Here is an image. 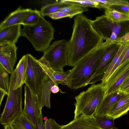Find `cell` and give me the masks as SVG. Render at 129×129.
Wrapping results in <instances>:
<instances>
[{
	"label": "cell",
	"mask_w": 129,
	"mask_h": 129,
	"mask_svg": "<svg viewBox=\"0 0 129 129\" xmlns=\"http://www.w3.org/2000/svg\"><path fill=\"white\" fill-rule=\"evenodd\" d=\"M45 129H61L62 125L57 123L53 119H47L45 121Z\"/></svg>",
	"instance_id": "30"
},
{
	"label": "cell",
	"mask_w": 129,
	"mask_h": 129,
	"mask_svg": "<svg viewBox=\"0 0 129 129\" xmlns=\"http://www.w3.org/2000/svg\"><path fill=\"white\" fill-rule=\"evenodd\" d=\"M129 41V32L123 36L115 39L113 42L115 43H121Z\"/></svg>",
	"instance_id": "33"
},
{
	"label": "cell",
	"mask_w": 129,
	"mask_h": 129,
	"mask_svg": "<svg viewBox=\"0 0 129 129\" xmlns=\"http://www.w3.org/2000/svg\"><path fill=\"white\" fill-rule=\"evenodd\" d=\"M128 14H129V13H128Z\"/></svg>",
	"instance_id": "42"
},
{
	"label": "cell",
	"mask_w": 129,
	"mask_h": 129,
	"mask_svg": "<svg viewBox=\"0 0 129 129\" xmlns=\"http://www.w3.org/2000/svg\"><path fill=\"white\" fill-rule=\"evenodd\" d=\"M119 90L113 92L105 96L96 109L93 115H106L110 110L124 95Z\"/></svg>",
	"instance_id": "14"
},
{
	"label": "cell",
	"mask_w": 129,
	"mask_h": 129,
	"mask_svg": "<svg viewBox=\"0 0 129 129\" xmlns=\"http://www.w3.org/2000/svg\"><path fill=\"white\" fill-rule=\"evenodd\" d=\"M104 95V86L101 83L91 85L80 92L75 98L74 118L82 114L93 115Z\"/></svg>",
	"instance_id": "5"
},
{
	"label": "cell",
	"mask_w": 129,
	"mask_h": 129,
	"mask_svg": "<svg viewBox=\"0 0 129 129\" xmlns=\"http://www.w3.org/2000/svg\"><path fill=\"white\" fill-rule=\"evenodd\" d=\"M24 105L22 114L31 123L34 129H37L38 119L42 108L38 96L30 90L28 86H24Z\"/></svg>",
	"instance_id": "8"
},
{
	"label": "cell",
	"mask_w": 129,
	"mask_h": 129,
	"mask_svg": "<svg viewBox=\"0 0 129 129\" xmlns=\"http://www.w3.org/2000/svg\"><path fill=\"white\" fill-rule=\"evenodd\" d=\"M91 24L95 31L103 39L109 38L110 31L114 32L119 38L123 28L120 23L113 22L105 15L96 17L94 20H90Z\"/></svg>",
	"instance_id": "10"
},
{
	"label": "cell",
	"mask_w": 129,
	"mask_h": 129,
	"mask_svg": "<svg viewBox=\"0 0 129 129\" xmlns=\"http://www.w3.org/2000/svg\"><path fill=\"white\" fill-rule=\"evenodd\" d=\"M96 0L99 3L101 8H104L105 9L108 8L112 6L129 5V2L123 0Z\"/></svg>",
	"instance_id": "28"
},
{
	"label": "cell",
	"mask_w": 129,
	"mask_h": 129,
	"mask_svg": "<svg viewBox=\"0 0 129 129\" xmlns=\"http://www.w3.org/2000/svg\"><path fill=\"white\" fill-rule=\"evenodd\" d=\"M20 25H16L0 30V45L15 44L21 36Z\"/></svg>",
	"instance_id": "16"
},
{
	"label": "cell",
	"mask_w": 129,
	"mask_h": 129,
	"mask_svg": "<svg viewBox=\"0 0 129 129\" xmlns=\"http://www.w3.org/2000/svg\"><path fill=\"white\" fill-rule=\"evenodd\" d=\"M108 46L103 42L69 70V88L72 90H76L87 85L93 71Z\"/></svg>",
	"instance_id": "3"
},
{
	"label": "cell",
	"mask_w": 129,
	"mask_h": 129,
	"mask_svg": "<svg viewBox=\"0 0 129 129\" xmlns=\"http://www.w3.org/2000/svg\"><path fill=\"white\" fill-rule=\"evenodd\" d=\"M124 93L126 94H129V88Z\"/></svg>",
	"instance_id": "40"
},
{
	"label": "cell",
	"mask_w": 129,
	"mask_h": 129,
	"mask_svg": "<svg viewBox=\"0 0 129 129\" xmlns=\"http://www.w3.org/2000/svg\"><path fill=\"white\" fill-rule=\"evenodd\" d=\"M8 94L3 90L0 88V106L5 95H8Z\"/></svg>",
	"instance_id": "37"
},
{
	"label": "cell",
	"mask_w": 129,
	"mask_h": 129,
	"mask_svg": "<svg viewBox=\"0 0 129 129\" xmlns=\"http://www.w3.org/2000/svg\"><path fill=\"white\" fill-rule=\"evenodd\" d=\"M51 91V92L54 94L57 93L59 91L61 93H64V92L60 90L58 85H54L52 87Z\"/></svg>",
	"instance_id": "36"
},
{
	"label": "cell",
	"mask_w": 129,
	"mask_h": 129,
	"mask_svg": "<svg viewBox=\"0 0 129 129\" xmlns=\"http://www.w3.org/2000/svg\"><path fill=\"white\" fill-rule=\"evenodd\" d=\"M28 58L27 77L25 84L38 98L41 107L50 108L51 89L57 83L51 79L43 71L36 60L30 54Z\"/></svg>",
	"instance_id": "2"
},
{
	"label": "cell",
	"mask_w": 129,
	"mask_h": 129,
	"mask_svg": "<svg viewBox=\"0 0 129 129\" xmlns=\"http://www.w3.org/2000/svg\"><path fill=\"white\" fill-rule=\"evenodd\" d=\"M117 7L119 11L123 12L129 13V5H123L121 6H114Z\"/></svg>",
	"instance_id": "34"
},
{
	"label": "cell",
	"mask_w": 129,
	"mask_h": 129,
	"mask_svg": "<svg viewBox=\"0 0 129 129\" xmlns=\"http://www.w3.org/2000/svg\"><path fill=\"white\" fill-rule=\"evenodd\" d=\"M28 58L27 54L23 55L19 60L15 69L16 80L14 89L20 87L25 83L27 77Z\"/></svg>",
	"instance_id": "18"
},
{
	"label": "cell",
	"mask_w": 129,
	"mask_h": 129,
	"mask_svg": "<svg viewBox=\"0 0 129 129\" xmlns=\"http://www.w3.org/2000/svg\"><path fill=\"white\" fill-rule=\"evenodd\" d=\"M63 3L86 8L91 7L100 8L99 3L96 0H61Z\"/></svg>",
	"instance_id": "25"
},
{
	"label": "cell",
	"mask_w": 129,
	"mask_h": 129,
	"mask_svg": "<svg viewBox=\"0 0 129 129\" xmlns=\"http://www.w3.org/2000/svg\"><path fill=\"white\" fill-rule=\"evenodd\" d=\"M121 43H114L107 48L89 79L87 85L95 84L101 81L102 76L113 60Z\"/></svg>",
	"instance_id": "9"
},
{
	"label": "cell",
	"mask_w": 129,
	"mask_h": 129,
	"mask_svg": "<svg viewBox=\"0 0 129 129\" xmlns=\"http://www.w3.org/2000/svg\"><path fill=\"white\" fill-rule=\"evenodd\" d=\"M128 41L121 43L110 65L102 77L101 83L103 86L110 72L119 57Z\"/></svg>",
	"instance_id": "21"
},
{
	"label": "cell",
	"mask_w": 129,
	"mask_h": 129,
	"mask_svg": "<svg viewBox=\"0 0 129 129\" xmlns=\"http://www.w3.org/2000/svg\"><path fill=\"white\" fill-rule=\"evenodd\" d=\"M71 5L62 2L61 0H56L53 3L50 4L42 7L40 10L41 15L44 17L60 11L63 8Z\"/></svg>",
	"instance_id": "20"
},
{
	"label": "cell",
	"mask_w": 129,
	"mask_h": 129,
	"mask_svg": "<svg viewBox=\"0 0 129 129\" xmlns=\"http://www.w3.org/2000/svg\"><path fill=\"white\" fill-rule=\"evenodd\" d=\"M36 60L44 72L51 79L55 81L58 85L60 84L66 85L69 87L70 82L68 73L53 70L50 66L48 62L43 56L38 59H36Z\"/></svg>",
	"instance_id": "12"
},
{
	"label": "cell",
	"mask_w": 129,
	"mask_h": 129,
	"mask_svg": "<svg viewBox=\"0 0 129 129\" xmlns=\"http://www.w3.org/2000/svg\"><path fill=\"white\" fill-rule=\"evenodd\" d=\"M105 10V15L113 22L120 23L124 21H129L128 13L120 12L110 8Z\"/></svg>",
	"instance_id": "19"
},
{
	"label": "cell",
	"mask_w": 129,
	"mask_h": 129,
	"mask_svg": "<svg viewBox=\"0 0 129 129\" xmlns=\"http://www.w3.org/2000/svg\"><path fill=\"white\" fill-rule=\"evenodd\" d=\"M4 129H11L9 124L4 125Z\"/></svg>",
	"instance_id": "39"
},
{
	"label": "cell",
	"mask_w": 129,
	"mask_h": 129,
	"mask_svg": "<svg viewBox=\"0 0 129 129\" xmlns=\"http://www.w3.org/2000/svg\"><path fill=\"white\" fill-rule=\"evenodd\" d=\"M9 125L11 129H34L29 121L22 114Z\"/></svg>",
	"instance_id": "22"
},
{
	"label": "cell",
	"mask_w": 129,
	"mask_h": 129,
	"mask_svg": "<svg viewBox=\"0 0 129 129\" xmlns=\"http://www.w3.org/2000/svg\"><path fill=\"white\" fill-rule=\"evenodd\" d=\"M98 126L101 129H111L114 126V119L106 115L99 116L93 115Z\"/></svg>",
	"instance_id": "23"
},
{
	"label": "cell",
	"mask_w": 129,
	"mask_h": 129,
	"mask_svg": "<svg viewBox=\"0 0 129 129\" xmlns=\"http://www.w3.org/2000/svg\"><path fill=\"white\" fill-rule=\"evenodd\" d=\"M90 20L81 14L74 18L72 35L68 41V66L74 67L103 42L92 27Z\"/></svg>",
	"instance_id": "1"
},
{
	"label": "cell",
	"mask_w": 129,
	"mask_h": 129,
	"mask_svg": "<svg viewBox=\"0 0 129 129\" xmlns=\"http://www.w3.org/2000/svg\"><path fill=\"white\" fill-rule=\"evenodd\" d=\"M23 26L21 36L27 38L36 51L44 52L54 38V29L51 23L42 16L37 24Z\"/></svg>",
	"instance_id": "4"
},
{
	"label": "cell",
	"mask_w": 129,
	"mask_h": 129,
	"mask_svg": "<svg viewBox=\"0 0 129 129\" xmlns=\"http://www.w3.org/2000/svg\"><path fill=\"white\" fill-rule=\"evenodd\" d=\"M37 129H45V124L43 120V116L41 113L38 119V127Z\"/></svg>",
	"instance_id": "35"
},
{
	"label": "cell",
	"mask_w": 129,
	"mask_h": 129,
	"mask_svg": "<svg viewBox=\"0 0 129 129\" xmlns=\"http://www.w3.org/2000/svg\"><path fill=\"white\" fill-rule=\"evenodd\" d=\"M88 10V9L86 8L71 5L63 8L60 11L68 14L70 16V18H72L74 16L81 14Z\"/></svg>",
	"instance_id": "27"
},
{
	"label": "cell",
	"mask_w": 129,
	"mask_h": 129,
	"mask_svg": "<svg viewBox=\"0 0 129 129\" xmlns=\"http://www.w3.org/2000/svg\"><path fill=\"white\" fill-rule=\"evenodd\" d=\"M68 41L62 39L54 42L44 52L43 56L51 68L63 72V68L68 64Z\"/></svg>",
	"instance_id": "7"
},
{
	"label": "cell",
	"mask_w": 129,
	"mask_h": 129,
	"mask_svg": "<svg viewBox=\"0 0 129 129\" xmlns=\"http://www.w3.org/2000/svg\"><path fill=\"white\" fill-rule=\"evenodd\" d=\"M48 16L54 19H58L67 17L70 18V17L69 14L61 11L54 13Z\"/></svg>",
	"instance_id": "31"
},
{
	"label": "cell",
	"mask_w": 129,
	"mask_h": 129,
	"mask_svg": "<svg viewBox=\"0 0 129 129\" xmlns=\"http://www.w3.org/2000/svg\"><path fill=\"white\" fill-rule=\"evenodd\" d=\"M129 75V68L117 79L114 83L105 92L104 97L113 92L119 90L120 85Z\"/></svg>",
	"instance_id": "29"
},
{
	"label": "cell",
	"mask_w": 129,
	"mask_h": 129,
	"mask_svg": "<svg viewBox=\"0 0 129 129\" xmlns=\"http://www.w3.org/2000/svg\"><path fill=\"white\" fill-rule=\"evenodd\" d=\"M18 47L15 44L0 45V64L11 74L17 60Z\"/></svg>",
	"instance_id": "11"
},
{
	"label": "cell",
	"mask_w": 129,
	"mask_h": 129,
	"mask_svg": "<svg viewBox=\"0 0 129 129\" xmlns=\"http://www.w3.org/2000/svg\"><path fill=\"white\" fill-rule=\"evenodd\" d=\"M129 88V75L120 85L119 89V91L124 92Z\"/></svg>",
	"instance_id": "32"
},
{
	"label": "cell",
	"mask_w": 129,
	"mask_h": 129,
	"mask_svg": "<svg viewBox=\"0 0 129 129\" xmlns=\"http://www.w3.org/2000/svg\"><path fill=\"white\" fill-rule=\"evenodd\" d=\"M129 111V94L124 95L111 108L106 115L114 120L126 114Z\"/></svg>",
	"instance_id": "17"
},
{
	"label": "cell",
	"mask_w": 129,
	"mask_h": 129,
	"mask_svg": "<svg viewBox=\"0 0 129 129\" xmlns=\"http://www.w3.org/2000/svg\"><path fill=\"white\" fill-rule=\"evenodd\" d=\"M16 80V72L15 69L10 77L9 93L5 108L1 114L0 123L2 125L11 124L22 113L23 85L14 89Z\"/></svg>",
	"instance_id": "6"
},
{
	"label": "cell",
	"mask_w": 129,
	"mask_h": 129,
	"mask_svg": "<svg viewBox=\"0 0 129 129\" xmlns=\"http://www.w3.org/2000/svg\"><path fill=\"white\" fill-rule=\"evenodd\" d=\"M42 16L40 11L37 9L33 10L23 20L21 25H33L38 24Z\"/></svg>",
	"instance_id": "24"
},
{
	"label": "cell",
	"mask_w": 129,
	"mask_h": 129,
	"mask_svg": "<svg viewBox=\"0 0 129 129\" xmlns=\"http://www.w3.org/2000/svg\"><path fill=\"white\" fill-rule=\"evenodd\" d=\"M61 129H101L95 121L93 115L82 114L70 122L62 125Z\"/></svg>",
	"instance_id": "13"
},
{
	"label": "cell",
	"mask_w": 129,
	"mask_h": 129,
	"mask_svg": "<svg viewBox=\"0 0 129 129\" xmlns=\"http://www.w3.org/2000/svg\"><path fill=\"white\" fill-rule=\"evenodd\" d=\"M9 73L3 66L0 64V88L8 94L9 89Z\"/></svg>",
	"instance_id": "26"
},
{
	"label": "cell",
	"mask_w": 129,
	"mask_h": 129,
	"mask_svg": "<svg viewBox=\"0 0 129 129\" xmlns=\"http://www.w3.org/2000/svg\"><path fill=\"white\" fill-rule=\"evenodd\" d=\"M33 10L30 9H23L20 7L11 12L0 24V30L16 25H21L25 17Z\"/></svg>",
	"instance_id": "15"
},
{
	"label": "cell",
	"mask_w": 129,
	"mask_h": 129,
	"mask_svg": "<svg viewBox=\"0 0 129 129\" xmlns=\"http://www.w3.org/2000/svg\"><path fill=\"white\" fill-rule=\"evenodd\" d=\"M112 129H118V128L115 127L114 128Z\"/></svg>",
	"instance_id": "41"
},
{
	"label": "cell",
	"mask_w": 129,
	"mask_h": 129,
	"mask_svg": "<svg viewBox=\"0 0 129 129\" xmlns=\"http://www.w3.org/2000/svg\"><path fill=\"white\" fill-rule=\"evenodd\" d=\"M128 59H129V46L127 49L126 52L125 54L124 57L123 58L122 60L120 66L124 62H125Z\"/></svg>",
	"instance_id": "38"
}]
</instances>
